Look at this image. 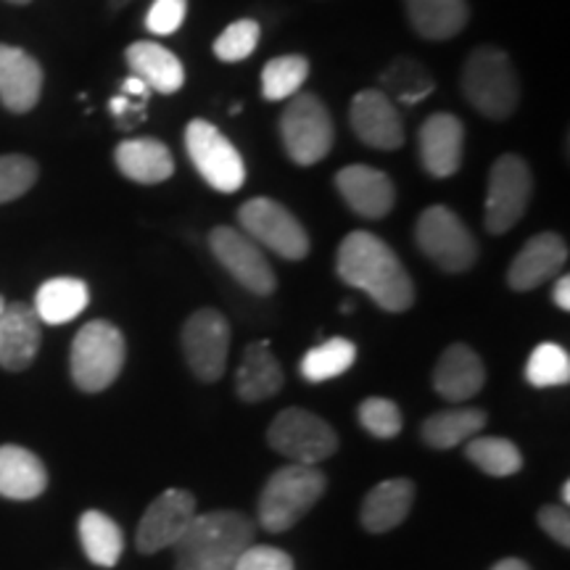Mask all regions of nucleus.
<instances>
[{
    "label": "nucleus",
    "mask_w": 570,
    "mask_h": 570,
    "mask_svg": "<svg viewBox=\"0 0 570 570\" xmlns=\"http://www.w3.org/2000/svg\"><path fill=\"white\" fill-rule=\"evenodd\" d=\"M338 277L365 291L386 312H404L415 304V285L386 240L367 230L348 233L338 246Z\"/></svg>",
    "instance_id": "obj_1"
},
{
    "label": "nucleus",
    "mask_w": 570,
    "mask_h": 570,
    "mask_svg": "<svg viewBox=\"0 0 570 570\" xmlns=\"http://www.w3.org/2000/svg\"><path fill=\"white\" fill-rule=\"evenodd\" d=\"M254 523L233 510L194 515L175 541V570H233L235 560L254 544Z\"/></svg>",
    "instance_id": "obj_2"
},
{
    "label": "nucleus",
    "mask_w": 570,
    "mask_h": 570,
    "mask_svg": "<svg viewBox=\"0 0 570 570\" xmlns=\"http://www.w3.org/2000/svg\"><path fill=\"white\" fill-rule=\"evenodd\" d=\"M325 473L317 465H285L273 473L259 497V523L269 533H283L302 520L325 494Z\"/></svg>",
    "instance_id": "obj_3"
},
{
    "label": "nucleus",
    "mask_w": 570,
    "mask_h": 570,
    "mask_svg": "<svg viewBox=\"0 0 570 570\" xmlns=\"http://www.w3.org/2000/svg\"><path fill=\"white\" fill-rule=\"evenodd\" d=\"M462 90L470 106L489 119L512 117L520 101V85L508 53L491 46L470 53L462 69Z\"/></svg>",
    "instance_id": "obj_4"
},
{
    "label": "nucleus",
    "mask_w": 570,
    "mask_h": 570,
    "mask_svg": "<svg viewBox=\"0 0 570 570\" xmlns=\"http://www.w3.org/2000/svg\"><path fill=\"white\" fill-rule=\"evenodd\" d=\"M125 354L122 331L106 320H92L71 344V381L77 383V389L98 394L122 373Z\"/></svg>",
    "instance_id": "obj_5"
},
{
    "label": "nucleus",
    "mask_w": 570,
    "mask_h": 570,
    "mask_svg": "<svg viewBox=\"0 0 570 570\" xmlns=\"http://www.w3.org/2000/svg\"><path fill=\"white\" fill-rule=\"evenodd\" d=\"M281 135L285 154L298 167H312L323 161L333 148V119L325 104L312 92L291 98L281 117Z\"/></svg>",
    "instance_id": "obj_6"
},
{
    "label": "nucleus",
    "mask_w": 570,
    "mask_h": 570,
    "mask_svg": "<svg viewBox=\"0 0 570 570\" xmlns=\"http://www.w3.org/2000/svg\"><path fill=\"white\" fill-rule=\"evenodd\" d=\"M415 240L444 273H465L479 259V244L449 206H428L415 225Z\"/></svg>",
    "instance_id": "obj_7"
},
{
    "label": "nucleus",
    "mask_w": 570,
    "mask_h": 570,
    "mask_svg": "<svg viewBox=\"0 0 570 570\" xmlns=\"http://www.w3.org/2000/svg\"><path fill=\"white\" fill-rule=\"evenodd\" d=\"M185 151L196 173L219 194H235L246 183V164L238 148L206 119H194L185 127Z\"/></svg>",
    "instance_id": "obj_8"
},
{
    "label": "nucleus",
    "mask_w": 570,
    "mask_h": 570,
    "mask_svg": "<svg viewBox=\"0 0 570 570\" xmlns=\"http://www.w3.org/2000/svg\"><path fill=\"white\" fill-rule=\"evenodd\" d=\"M269 446L285 460L298 462V465H317L333 458L338 449V436L323 417L312 412L291 407L275 415L267 431Z\"/></svg>",
    "instance_id": "obj_9"
},
{
    "label": "nucleus",
    "mask_w": 570,
    "mask_h": 570,
    "mask_svg": "<svg viewBox=\"0 0 570 570\" xmlns=\"http://www.w3.org/2000/svg\"><path fill=\"white\" fill-rule=\"evenodd\" d=\"M533 194V175L520 156H499L489 173L487 190V230L491 235H504L512 230L525 209H529Z\"/></svg>",
    "instance_id": "obj_10"
},
{
    "label": "nucleus",
    "mask_w": 570,
    "mask_h": 570,
    "mask_svg": "<svg viewBox=\"0 0 570 570\" xmlns=\"http://www.w3.org/2000/svg\"><path fill=\"white\" fill-rule=\"evenodd\" d=\"M238 223L248 238L283 259L298 262L309 254V235L304 225L273 198H252L240 206Z\"/></svg>",
    "instance_id": "obj_11"
},
{
    "label": "nucleus",
    "mask_w": 570,
    "mask_h": 570,
    "mask_svg": "<svg viewBox=\"0 0 570 570\" xmlns=\"http://www.w3.org/2000/svg\"><path fill=\"white\" fill-rule=\"evenodd\" d=\"M230 352V325L217 309H198L183 327V354L202 383L219 381Z\"/></svg>",
    "instance_id": "obj_12"
},
{
    "label": "nucleus",
    "mask_w": 570,
    "mask_h": 570,
    "mask_svg": "<svg viewBox=\"0 0 570 570\" xmlns=\"http://www.w3.org/2000/svg\"><path fill=\"white\" fill-rule=\"evenodd\" d=\"M209 248L217 262L256 296H269L275 291V273L265 252L244 230L235 227H214L209 233Z\"/></svg>",
    "instance_id": "obj_13"
},
{
    "label": "nucleus",
    "mask_w": 570,
    "mask_h": 570,
    "mask_svg": "<svg viewBox=\"0 0 570 570\" xmlns=\"http://www.w3.org/2000/svg\"><path fill=\"white\" fill-rule=\"evenodd\" d=\"M196 515V497L185 489H167L148 504L138 525V550L154 554L169 550Z\"/></svg>",
    "instance_id": "obj_14"
},
{
    "label": "nucleus",
    "mask_w": 570,
    "mask_h": 570,
    "mask_svg": "<svg viewBox=\"0 0 570 570\" xmlns=\"http://www.w3.org/2000/svg\"><path fill=\"white\" fill-rule=\"evenodd\" d=\"M356 138L377 151H396L404 146V125L396 106L383 90L356 92L348 111Z\"/></svg>",
    "instance_id": "obj_15"
},
{
    "label": "nucleus",
    "mask_w": 570,
    "mask_h": 570,
    "mask_svg": "<svg viewBox=\"0 0 570 570\" xmlns=\"http://www.w3.org/2000/svg\"><path fill=\"white\" fill-rule=\"evenodd\" d=\"M336 188L348 209L365 219H383L394 209L396 188L389 175L367 164H352L336 175Z\"/></svg>",
    "instance_id": "obj_16"
},
{
    "label": "nucleus",
    "mask_w": 570,
    "mask_h": 570,
    "mask_svg": "<svg viewBox=\"0 0 570 570\" xmlns=\"http://www.w3.org/2000/svg\"><path fill=\"white\" fill-rule=\"evenodd\" d=\"M465 151V127L454 114H433L420 127V159L428 175H458Z\"/></svg>",
    "instance_id": "obj_17"
},
{
    "label": "nucleus",
    "mask_w": 570,
    "mask_h": 570,
    "mask_svg": "<svg viewBox=\"0 0 570 570\" xmlns=\"http://www.w3.org/2000/svg\"><path fill=\"white\" fill-rule=\"evenodd\" d=\"M568 262V244L558 233H539L520 248L508 269L512 291H533L550 277L560 275Z\"/></svg>",
    "instance_id": "obj_18"
},
{
    "label": "nucleus",
    "mask_w": 570,
    "mask_h": 570,
    "mask_svg": "<svg viewBox=\"0 0 570 570\" xmlns=\"http://www.w3.org/2000/svg\"><path fill=\"white\" fill-rule=\"evenodd\" d=\"M42 92V69L30 53L0 42V104L13 114L32 111Z\"/></svg>",
    "instance_id": "obj_19"
},
{
    "label": "nucleus",
    "mask_w": 570,
    "mask_h": 570,
    "mask_svg": "<svg viewBox=\"0 0 570 570\" xmlns=\"http://www.w3.org/2000/svg\"><path fill=\"white\" fill-rule=\"evenodd\" d=\"M40 348V320L32 306L11 304L0 312V367L19 373L35 362Z\"/></svg>",
    "instance_id": "obj_20"
},
{
    "label": "nucleus",
    "mask_w": 570,
    "mask_h": 570,
    "mask_svg": "<svg viewBox=\"0 0 570 570\" xmlns=\"http://www.w3.org/2000/svg\"><path fill=\"white\" fill-rule=\"evenodd\" d=\"M483 383H487V370L481 356L465 344L449 346L433 370V389L446 402H468L479 394Z\"/></svg>",
    "instance_id": "obj_21"
},
{
    "label": "nucleus",
    "mask_w": 570,
    "mask_h": 570,
    "mask_svg": "<svg viewBox=\"0 0 570 570\" xmlns=\"http://www.w3.org/2000/svg\"><path fill=\"white\" fill-rule=\"evenodd\" d=\"M119 173L140 185H159L175 173L173 151L156 138L122 140L114 151Z\"/></svg>",
    "instance_id": "obj_22"
},
{
    "label": "nucleus",
    "mask_w": 570,
    "mask_h": 570,
    "mask_svg": "<svg viewBox=\"0 0 570 570\" xmlns=\"http://www.w3.org/2000/svg\"><path fill=\"white\" fill-rule=\"evenodd\" d=\"M48 487V470L38 454L17 444L0 446V497L27 502Z\"/></svg>",
    "instance_id": "obj_23"
},
{
    "label": "nucleus",
    "mask_w": 570,
    "mask_h": 570,
    "mask_svg": "<svg viewBox=\"0 0 570 570\" xmlns=\"http://www.w3.org/2000/svg\"><path fill=\"white\" fill-rule=\"evenodd\" d=\"M127 63H130L132 77H138L148 88L161 92V96H173L185 85L183 61L173 51L159 46V42L140 40L127 48Z\"/></svg>",
    "instance_id": "obj_24"
},
{
    "label": "nucleus",
    "mask_w": 570,
    "mask_h": 570,
    "mask_svg": "<svg viewBox=\"0 0 570 570\" xmlns=\"http://www.w3.org/2000/svg\"><path fill=\"white\" fill-rule=\"evenodd\" d=\"M415 502V483L407 479H391L377 483L362 502V525L370 533H386L404 523Z\"/></svg>",
    "instance_id": "obj_25"
},
{
    "label": "nucleus",
    "mask_w": 570,
    "mask_h": 570,
    "mask_svg": "<svg viewBox=\"0 0 570 570\" xmlns=\"http://www.w3.org/2000/svg\"><path fill=\"white\" fill-rule=\"evenodd\" d=\"M281 389L283 370L267 341L248 346L244 362H240L238 373H235V391H238V396L248 404H256L275 396Z\"/></svg>",
    "instance_id": "obj_26"
},
{
    "label": "nucleus",
    "mask_w": 570,
    "mask_h": 570,
    "mask_svg": "<svg viewBox=\"0 0 570 570\" xmlns=\"http://www.w3.org/2000/svg\"><path fill=\"white\" fill-rule=\"evenodd\" d=\"M415 32L425 40H449L465 30L470 9L465 0H404Z\"/></svg>",
    "instance_id": "obj_27"
},
{
    "label": "nucleus",
    "mask_w": 570,
    "mask_h": 570,
    "mask_svg": "<svg viewBox=\"0 0 570 570\" xmlns=\"http://www.w3.org/2000/svg\"><path fill=\"white\" fill-rule=\"evenodd\" d=\"M90 302L88 285L77 277H53L42 283L38 296H35V315L40 323L63 325L82 315Z\"/></svg>",
    "instance_id": "obj_28"
},
{
    "label": "nucleus",
    "mask_w": 570,
    "mask_h": 570,
    "mask_svg": "<svg viewBox=\"0 0 570 570\" xmlns=\"http://www.w3.org/2000/svg\"><path fill=\"white\" fill-rule=\"evenodd\" d=\"M381 90L386 92L391 101L415 106L425 101L433 90H436V80H433L431 71L425 69V63L417 59H396L391 61L386 69L381 71Z\"/></svg>",
    "instance_id": "obj_29"
},
{
    "label": "nucleus",
    "mask_w": 570,
    "mask_h": 570,
    "mask_svg": "<svg viewBox=\"0 0 570 570\" xmlns=\"http://www.w3.org/2000/svg\"><path fill=\"white\" fill-rule=\"evenodd\" d=\"M487 425V412L483 410H444L431 415L423 423V441L433 449H452L465 444Z\"/></svg>",
    "instance_id": "obj_30"
},
{
    "label": "nucleus",
    "mask_w": 570,
    "mask_h": 570,
    "mask_svg": "<svg viewBox=\"0 0 570 570\" xmlns=\"http://www.w3.org/2000/svg\"><path fill=\"white\" fill-rule=\"evenodd\" d=\"M80 541L90 562L101 568H114L122 558L125 537L122 529L109 515L98 510H88L80 518Z\"/></svg>",
    "instance_id": "obj_31"
},
{
    "label": "nucleus",
    "mask_w": 570,
    "mask_h": 570,
    "mask_svg": "<svg viewBox=\"0 0 570 570\" xmlns=\"http://www.w3.org/2000/svg\"><path fill=\"white\" fill-rule=\"evenodd\" d=\"M468 460L494 479H508L520 473L523 468V454L510 439L497 436H473L468 444Z\"/></svg>",
    "instance_id": "obj_32"
},
{
    "label": "nucleus",
    "mask_w": 570,
    "mask_h": 570,
    "mask_svg": "<svg viewBox=\"0 0 570 570\" xmlns=\"http://www.w3.org/2000/svg\"><path fill=\"white\" fill-rule=\"evenodd\" d=\"M356 360V346L348 338H327L325 344L304 354L302 360V375L309 383H323L331 381V377L344 375L348 367L354 365Z\"/></svg>",
    "instance_id": "obj_33"
},
{
    "label": "nucleus",
    "mask_w": 570,
    "mask_h": 570,
    "mask_svg": "<svg viewBox=\"0 0 570 570\" xmlns=\"http://www.w3.org/2000/svg\"><path fill=\"white\" fill-rule=\"evenodd\" d=\"M309 77V61L304 56H277L262 69V96L267 101H288Z\"/></svg>",
    "instance_id": "obj_34"
},
{
    "label": "nucleus",
    "mask_w": 570,
    "mask_h": 570,
    "mask_svg": "<svg viewBox=\"0 0 570 570\" xmlns=\"http://www.w3.org/2000/svg\"><path fill=\"white\" fill-rule=\"evenodd\" d=\"M525 381L537 389L566 386L570 381V356L558 344H539L525 365Z\"/></svg>",
    "instance_id": "obj_35"
},
{
    "label": "nucleus",
    "mask_w": 570,
    "mask_h": 570,
    "mask_svg": "<svg viewBox=\"0 0 570 570\" xmlns=\"http://www.w3.org/2000/svg\"><path fill=\"white\" fill-rule=\"evenodd\" d=\"M259 38H262V27L256 24L254 19H238L233 21V24L227 27L217 40H214V56H217L219 61L238 63L256 51Z\"/></svg>",
    "instance_id": "obj_36"
},
{
    "label": "nucleus",
    "mask_w": 570,
    "mask_h": 570,
    "mask_svg": "<svg viewBox=\"0 0 570 570\" xmlns=\"http://www.w3.org/2000/svg\"><path fill=\"white\" fill-rule=\"evenodd\" d=\"M38 180V164L30 156H0V204L17 202Z\"/></svg>",
    "instance_id": "obj_37"
},
{
    "label": "nucleus",
    "mask_w": 570,
    "mask_h": 570,
    "mask_svg": "<svg viewBox=\"0 0 570 570\" xmlns=\"http://www.w3.org/2000/svg\"><path fill=\"white\" fill-rule=\"evenodd\" d=\"M360 423L375 439H394L402 431V412L391 399L370 396L360 404Z\"/></svg>",
    "instance_id": "obj_38"
},
{
    "label": "nucleus",
    "mask_w": 570,
    "mask_h": 570,
    "mask_svg": "<svg viewBox=\"0 0 570 570\" xmlns=\"http://www.w3.org/2000/svg\"><path fill=\"white\" fill-rule=\"evenodd\" d=\"M151 98V88L138 77H127L122 82V96L111 98V114L117 117V125L122 130H130L146 119V106Z\"/></svg>",
    "instance_id": "obj_39"
},
{
    "label": "nucleus",
    "mask_w": 570,
    "mask_h": 570,
    "mask_svg": "<svg viewBox=\"0 0 570 570\" xmlns=\"http://www.w3.org/2000/svg\"><path fill=\"white\" fill-rule=\"evenodd\" d=\"M233 570H294V560L277 547L252 544L240 552Z\"/></svg>",
    "instance_id": "obj_40"
},
{
    "label": "nucleus",
    "mask_w": 570,
    "mask_h": 570,
    "mask_svg": "<svg viewBox=\"0 0 570 570\" xmlns=\"http://www.w3.org/2000/svg\"><path fill=\"white\" fill-rule=\"evenodd\" d=\"M188 0H154L151 11L146 17L148 32L154 35H173L183 27Z\"/></svg>",
    "instance_id": "obj_41"
},
{
    "label": "nucleus",
    "mask_w": 570,
    "mask_h": 570,
    "mask_svg": "<svg viewBox=\"0 0 570 570\" xmlns=\"http://www.w3.org/2000/svg\"><path fill=\"white\" fill-rule=\"evenodd\" d=\"M537 520L547 537H552L560 547L570 544V515L566 504H547V508L539 510Z\"/></svg>",
    "instance_id": "obj_42"
},
{
    "label": "nucleus",
    "mask_w": 570,
    "mask_h": 570,
    "mask_svg": "<svg viewBox=\"0 0 570 570\" xmlns=\"http://www.w3.org/2000/svg\"><path fill=\"white\" fill-rule=\"evenodd\" d=\"M554 304L560 306L562 312L570 309V277L562 275L558 283H554Z\"/></svg>",
    "instance_id": "obj_43"
},
{
    "label": "nucleus",
    "mask_w": 570,
    "mask_h": 570,
    "mask_svg": "<svg viewBox=\"0 0 570 570\" xmlns=\"http://www.w3.org/2000/svg\"><path fill=\"white\" fill-rule=\"evenodd\" d=\"M491 570H531V566H529V562H523V560L508 558V560L497 562V566H494V568H491Z\"/></svg>",
    "instance_id": "obj_44"
},
{
    "label": "nucleus",
    "mask_w": 570,
    "mask_h": 570,
    "mask_svg": "<svg viewBox=\"0 0 570 570\" xmlns=\"http://www.w3.org/2000/svg\"><path fill=\"white\" fill-rule=\"evenodd\" d=\"M562 504H566V508L570 504V481L562 483Z\"/></svg>",
    "instance_id": "obj_45"
},
{
    "label": "nucleus",
    "mask_w": 570,
    "mask_h": 570,
    "mask_svg": "<svg viewBox=\"0 0 570 570\" xmlns=\"http://www.w3.org/2000/svg\"><path fill=\"white\" fill-rule=\"evenodd\" d=\"M9 3H17V6H24V3H30V0H9Z\"/></svg>",
    "instance_id": "obj_46"
},
{
    "label": "nucleus",
    "mask_w": 570,
    "mask_h": 570,
    "mask_svg": "<svg viewBox=\"0 0 570 570\" xmlns=\"http://www.w3.org/2000/svg\"><path fill=\"white\" fill-rule=\"evenodd\" d=\"M3 306H6V304H3V298H0V312H3Z\"/></svg>",
    "instance_id": "obj_47"
}]
</instances>
